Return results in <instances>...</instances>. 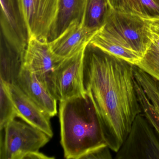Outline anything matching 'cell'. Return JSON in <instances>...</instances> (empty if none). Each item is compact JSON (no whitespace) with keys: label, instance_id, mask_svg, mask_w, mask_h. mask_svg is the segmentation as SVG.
Returning <instances> with one entry per match:
<instances>
[{"label":"cell","instance_id":"3957f363","mask_svg":"<svg viewBox=\"0 0 159 159\" xmlns=\"http://www.w3.org/2000/svg\"><path fill=\"white\" fill-rule=\"evenodd\" d=\"M100 33L141 57L154 39L146 19L134 14L111 10Z\"/></svg>","mask_w":159,"mask_h":159},{"label":"cell","instance_id":"e0dca14e","mask_svg":"<svg viewBox=\"0 0 159 159\" xmlns=\"http://www.w3.org/2000/svg\"><path fill=\"white\" fill-rule=\"evenodd\" d=\"M111 55L123 59L133 65H137L142 57L131 50L123 46L99 31L93 36L90 42Z\"/></svg>","mask_w":159,"mask_h":159},{"label":"cell","instance_id":"8fae6325","mask_svg":"<svg viewBox=\"0 0 159 159\" xmlns=\"http://www.w3.org/2000/svg\"><path fill=\"white\" fill-rule=\"evenodd\" d=\"M96 33L85 28L82 24L74 23L58 38L49 43L55 56L62 61L84 50Z\"/></svg>","mask_w":159,"mask_h":159},{"label":"cell","instance_id":"5bb4252c","mask_svg":"<svg viewBox=\"0 0 159 159\" xmlns=\"http://www.w3.org/2000/svg\"><path fill=\"white\" fill-rule=\"evenodd\" d=\"M25 54L14 47L0 31V80L16 83L24 65Z\"/></svg>","mask_w":159,"mask_h":159},{"label":"cell","instance_id":"4fadbf2b","mask_svg":"<svg viewBox=\"0 0 159 159\" xmlns=\"http://www.w3.org/2000/svg\"><path fill=\"white\" fill-rule=\"evenodd\" d=\"M87 0H59V9L48 39L51 42L74 23L82 24Z\"/></svg>","mask_w":159,"mask_h":159},{"label":"cell","instance_id":"603a6c76","mask_svg":"<svg viewBox=\"0 0 159 159\" xmlns=\"http://www.w3.org/2000/svg\"><path fill=\"white\" fill-rule=\"evenodd\" d=\"M150 28L152 33L156 37L159 38V18L148 20Z\"/></svg>","mask_w":159,"mask_h":159},{"label":"cell","instance_id":"30bf717a","mask_svg":"<svg viewBox=\"0 0 159 159\" xmlns=\"http://www.w3.org/2000/svg\"><path fill=\"white\" fill-rule=\"evenodd\" d=\"M6 84L16 109L17 117L41 130L52 138L53 133L50 122L51 117L30 98L17 84Z\"/></svg>","mask_w":159,"mask_h":159},{"label":"cell","instance_id":"5b68a950","mask_svg":"<svg viewBox=\"0 0 159 159\" xmlns=\"http://www.w3.org/2000/svg\"><path fill=\"white\" fill-rule=\"evenodd\" d=\"M146 116L139 113L117 152V159H159V140Z\"/></svg>","mask_w":159,"mask_h":159},{"label":"cell","instance_id":"7c38bea8","mask_svg":"<svg viewBox=\"0 0 159 159\" xmlns=\"http://www.w3.org/2000/svg\"><path fill=\"white\" fill-rule=\"evenodd\" d=\"M15 84L51 118L57 114V99L32 71L23 67Z\"/></svg>","mask_w":159,"mask_h":159},{"label":"cell","instance_id":"d6986e66","mask_svg":"<svg viewBox=\"0 0 159 159\" xmlns=\"http://www.w3.org/2000/svg\"><path fill=\"white\" fill-rule=\"evenodd\" d=\"M0 129L17 117L16 109L11 98L7 84L0 80Z\"/></svg>","mask_w":159,"mask_h":159},{"label":"cell","instance_id":"8992f818","mask_svg":"<svg viewBox=\"0 0 159 159\" xmlns=\"http://www.w3.org/2000/svg\"><path fill=\"white\" fill-rule=\"evenodd\" d=\"M61 61L53 53L48 41L30 39L25 52L23 67L33 72L56 98L55 72Z\"/></svg>","mask_w":159,"mask_h":159},{"label":"cell","instance_id":"7402d4cb","mask_svg":"<svg viewBox=\"0 0 159 159\" xmlns=\"http://www.w3.org/2000/svg\"><path fill=\"white\" fill-rule=\"evenodd\" d=\"M109 147L106 143L102 144L84 154L81 159H111Z\"/></svg>","mask_w":159,"mask_h":159},{"label":"cell","instance_id":"ac0fdd59","mask_svg":"<svg viewBox=\"0 0 159 159\" xmlns=\"http://www.w3.org/2000/svg\"><path fill=\"white\" fill-rule=\"evenodd\" d=\"M135 80L141 86L152 104L159 113V81L134 65Z\"/></svg>","mask_w":159,"mask_h":159},{"label":"cell","instance_id":"6da1fadb","mask_svg":"<svg viewBox=\"0 0 159 159\" xmlns=\"http://www.w3.org/2000/svg\"><path fill=\"white\" fill-rule=\"evenodd\" d=\"M134 65L89 43L84 54V85L93 104L102 137L117 152L141 113Z\"/></svg>","mask_w":159,"mask_h":159},{"label":"cell","instance_id":"9c48e42d","mask_svg":"<svg viewBox=\"0 0 159 159\" xmlns=\"http://www.w3.org/2000/svg\"><path fill=\"white\" fill-rule=\"evenodd\" d=\"M1 32L19 52L25 53L30 39L20 0H0Z\"/></svg>","mask_w":159,"mask_h":159},{"label":"cell","instance_id":"ba28073f","mask_svg":"<svg viewBox=\"0 0 159 159\" xmlns=\"http://www.w3.org/2000/svg\"><path fill=\"white\" fill-rule=\"evenodd\" d=\"M30 39L48 41L59 9V0H20Z\"/></svg>","mask_w":159,"mask_h":159},{"label":"cell","instance_id":"7a4b0ae2","mask_svg":"<svg viewBox=\"0 0 159 159\" xmlns=\"http://www.w3.org/2000/svg\"><path fill=\"white\" fill-rule=\"evenodd\" d=\"M59 110L65 158L81 159L88 152L106 143L93 104L87 94L60 101Z\"/></svg>","mask_w":159,"mask_h":159},{"label":"cell","instance_id":"2e32d148","mask_svg":"<svg viewBox=\"0 0 159 159\" xmlns=\"http://www.w3.org/2000/svg\"><path fill=\"white\" fill-rule=\"evenodd\" d=\"M111 9L108 0H87L83 25L91 31L97 32L105 25Z\"/></svg>","mask_w":159,"mask_h":159},{"label":"cell","instance_id":"9a60e30c","mask_svg":"<svg viewBox=\"0 0 159 159\" xmlns=\"http://www.w3.org/2000/svg\"><path fill=\"white\" fill-rule=\"evenodd\" d=\"M112 9L148 20L159 18V0H108Z\"/></svg>","mask_w":159,"mask_h":159},{"label":"cell","instance_id":"cb8c5ba5","mask_svg":"<svg viewBox=\"0 0 159 159\" xmlns=\"http://www.w3.org/2000/svg\"><path fill=\"white\" fill-rule=\"evenodd\" d=\"M54 158V157H49L39 151L28 153L24 157V159H50Z\"/></svg>","mask_w":159,"mask_h":159},{"label":"cell","instance_id":"44dd1931","mask_svg":"<svg viewBox=\"0 0 159 159\" xmlns=\"http://www.w3.org/2000/svg\"><path fill=\"white\" fill-rule=\"evenodd\" d=\"M135 85L141 111L159 136V113L148 98L141 86L135 80Z\"/></svg>","mask_w":159,"mask_h":159},{"label":"cell","instance_id":"ffe728a7","mask_svg":"<svg viewBox=\"0 0 159 159\" xmlns=\"http://www.w3.org/2000/svg\"><path fill=\"white\" fill-rule=\"evenodd\" d=\"M136 66L159 81V46L154 41Z\"/></svg>","mask_w":159,"mask_h":159},{"label":"cell","instance_id":"277c9868","mask_svg":"<svg viewBox=\"0 0 159 159\" xmlns=\"http://www.w3.org/2000/svg\"><path fill=\"white\" fill-rule=\"evenodd\" d=\"M1 139V159H24L30 152L39 151L51 138L25 122L14 119L3 129Z\"/></svg>","mask_w":159,"mask_h":159},{"label":"cell","instance_id":"52a82bcc","mask_svg":"<svg viewBox=\"0 0 159 159\" xmlns=\"http://www.w3.org/2000/svg\"><path fill=\"white\" fill-rule=\"evenodd\" d=\"M84 50L62 60L56 68L55 89L58 101L86 94L84 85Z\"/></svg>","mask_w":159,"mask_h":159}]
</instances>
